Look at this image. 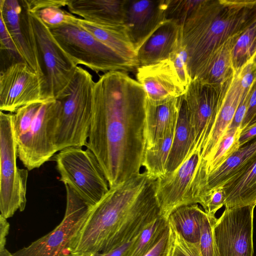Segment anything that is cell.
Returning a JSON list of instances; mask_svg holds the SVG:
<instances>
[{
  "label": "cell",
  "instance_id": "obj_15",
  "mask_svg": "<svg viewBox=\"0 0 256 256\" xmlns=\"http://www.w3.org/2000/svg\"><path fill=\"white\" fill-rule=\"evenodd\" d=\"M0 16L22 60L35 72L46 76L32 26L21 0H0Z\"/></svg>",
  "mask_w": 256,
  "mask_h": 256
},
{
  "label": "cell",
  "instance_id": "obj_28",
  "mask_svg": "<svg viewBox=\"0 0 256 256\" xmlns=\"http://www.w3.org/2000/svg\"><path fill=\"white\" fill-rule=\"evenodd\" d=\"M242 131L240 127L230 128L223 138L212 158L202 168L197 169V174L204 178L205 185L208 176L222 165L239 149V138Z\"/></svg>",
  "mask_w": 256,
  "mask_h": 256
},
{
  "label": "cell",
  "instance_id": "obj_11",
  "mask_svg": "<svg viewBox=\"0 0 256 256\" xmlns=\"http://www.w3.org/2000/svg\"><path fill=\"white\" fill-rule=\"evenodd\" d=\"M66 208L61 222L52 231L12 254L13 256H66L70 243L93 208L68 185Z\"/></svg>",
  "mask_w": 256,
  "mask_h": 256
},
{
  "label": "cell",
  "instance_id": "obj_4",
  "mask_svg": "<svg viewBox=\"0 0 256 256\" xmlns=\"http://www.w3.org/2000/svg\"><path fill=\"white\" fill-rule=\"evenodd\" d=\"M95 82L80 66L66 91L58 98L62 110L56 134L57 152L68 147L86 146L91 124Z\"/></svg>",
  "mask_w": 256,
  "mask_h": 256
},
{
  "label": "cell",
  "instance_id": "obj_3",
  "mask_svg": "<svg viewBox=\"0 0 256 256\" xmlns=\"http://www.w3.org/2000/svg\"><path fill=\"white\" fill-rule=\"evenodd\" d=\"M256 22V0H203L181 26L192 80L206 70L218 49Z\"/></svg>",
  "mask_w": 256,
  "mask_h": 256
},
{
  "label": "cell",
  "instance_id": "obj_14",
  "mask_svg": "<svg viewBox=\"0 0 256 256\" xmlns=\"http://www.w3.org/2000/svg\"><path fill=\"white\" fill-rule=\"evenodd\" d=\"M28 12L41 59L44 64L45 75L50 94L54 99L57 100L68 86L76 66L60 49L50 28L35 13Z\"/></svg>",
  "mask_w": 256,
  "mask_h": 256
},
{
  "label": "cell",
  "instance_id": "obj_40",
  "mask_svg": "<svg viewBox=\"0 0 256 256\" xmlns=\"http://www.w3.org/2000/svg\"><path fill=\"white\" fill-rule=\"evenodd\" d=\"M240 84L244 92L248 90L256 80V64L252 60L238 70Z\"/></svg>",
  "mask_w": 256,
  "mask_h": 256
},
{
  "label": "cell",
  "instance_id": "obj_32",
  "mask_svg": "<svg viewBox=\"0 0 256 256\" xmlns=\"http://www.w3.org/2000/svg\"><path fill=\"white\" fill-rule=\"evenodd\" d=\"M203 0H166V20H171L180 26L193 14Z\"/></svg>",
  "mask_w": 256,
  "mask_h": 256
},
{
  "label": "cell",
  "instance_id": "obj_31",
  "mask_svg": "<svg viewBox=\"0 0 256 256\" xmlns=\"http://www.w3.org/2000/svg\"><path fill=\"white\" fill-rule=\"evenodd\" d=\"M256 55V22L238 38L232 50V60L236 71Z\"/></svg>",
  "mask_w": 256,
  "mask_h": 256
},
{
  "label": "cell",
  "instance_id": "obj_35",
  "mask_svg": "<svg viewBox=\"0 0 256 256\" xmlns=\"http://www.w3.org/2000/svg\"><path fill=\"white\" fill-rule=\"evenodd\" d=\"M34 13L49 28L66 24L76 23L78 18L70 12L58 6L46 8Z\"/></svg>",
  "mask_w": 256,
  "mask_h": 256
},
{
  "label": "cell",
  "instance_id": "obj_47",
  "mask_svg": "<svg viewBox=\"0 0 256 256\" xmlns=\"http://www.w3.org/2000/svg\"><path fill=\"white\" fill-rule=\"evenodd\" d=\"M0 256H13L6 248L0 251Z\"/></svg>",
  "mask_w": 256,
  "mask_h": 256
},
{
  "label": "cell",
  "instance_id": "obj_38",
  "mask_svg": "<svg viewBox=\"0 0 256 256\" xmlns=\"http://www.w3.org/2000/svg\"><path fill=\"white\" fill-rule=\"evenodd\" d=\"M0 44L1 51L5 52L6 56L12 60V64L23 61L14 41L0 16Z\"/></svg>",
  "mask_w": 256,
  "mask_h": 256
},
{
  "label": "cell",
  "instance_id": "obj_23",
  "mask_svg": "<svg viewBox=\"0 0 256 256\" xmlns=\"http://www.w3.org/2000/svg\"><path fill=\"white\" fill-rule=\"evenodd\" d=\"M226 208L256 206V156L222 187Z\"/></svg>",
  "mask_w": 256,
  "mask_h": 256
},
{
  "label": "cell",
  "instance_id": "obj_16",
  "mask_svg": "<svg viewBox=\"0 0 256 256\" xmlns=\"http://www.w3.org/2000/svg\"><path fill=\"white\" fill-rule=\"evenodd\" d=\"M166 0H126L124 26L136 52L166 20Z\"/></svg>",
  "mask_w": 256,
  "mask_h": 256
},
{
  "label": "cell",
  "instance_id": "obj_30",
  "mask_svg": "<svg viewBox=\"0 0 256 256\" xmlns=\"http://www.w3.org/2000/svg\"><path fill=\"white\" fill-rule=\"evenodd\" d=\"M168 224V220L159 216L142 230L124 256H144L160 240Z\"/></svg>",
  "mask_w": 256,
  "mask_h": 256
},
{
  "label": "cell",
  "instance_id": "obj_43",
  "mask_svg": "<svg viewBox=\"0 0 256 256\" xmlns=\"http://www.w3.org/2000/svg\"><path fill=\"white\" fill-rule=\"evenodd\" d=\"M169 226L165 230L160 240L144 256H167Z\"/></svg>",
  "mask_w": 256,
  "mask_h": 256
},
{
  "label": "cell",
  "instance_id": "obj_21",
  "mask_svg": "<svg viewBox=\"0 0 256 256\" xmlns=\"http://www.w3.org/2000/svg\"><path fill=\"white\" fill-rule=\"evenodd\" d=\"M180 31L181 26L178 23L166 20L137 52L139 66L169 58L180 42Z\"/></svg>",
  "mask_w": 256,
  "mask_h": 256
},
{
  "label": "cell",
  "instance_id": "obj_36",
  "mask_svg": "<svg viewBox=\"0 0 256 256\" xmlns=\"http://www.w3.org/2000/svg\"><path fill=\"white\" fill-rule=\"evenodd\" d=\"M216 219L215 216L206 213L204 217L198 244L202 256H218L214 236V226Z\"/></svg>",
  "mask_w": 256,
  "mask_h": 256
},
{
  "label": "cell",
  "instance_id": "obj_1",
  "mask_svg": "<svg viewBox=\"0 0 256 256\" xmlns=\"http://www.w3.org/2000/svg\"><path fill=\"white\" fill-rule=\"evenodd\" d=\"M146 94L126 72L104 73L95 82L86 147L112 187L140 173L146 144Z\"/></svg>",
  "mask_w": 256,
  "mask_h": 256
},
{
  "label": "cell",
  "instance_id": "obj_10",
  "mask_svg": "<svg viewBox=\"0 0 256 256\" xmlns=\"http://www.w3.org/2000/svg\"><path fill=\"white\" fill-rule=\"evenodd\" d=\"M54 99L46 76L35 72L24 62L8 66L0 74V110L15 112L24 106Z\"/></svg>",
  "mask_w": 256,
  "mask_h": 256
},
{
  "label": "cell",
  "instance_id": "obj_12",
  "mask_svg": "<svg viewBox=\"0 0 256 256\" xmlns=\"http://www.w3.org/2000/svg\"><path fill=\"white\" fill-rule=\"evenodd\" d=\"M254 208H226L216 219L214 236L218 256H253Z\"/></svg>",
  "mask_w": 256,
  "mask_h": 256
},
{
  "label": "cell",
  "instance_id": "obj_41",
  "mask_svg": "<svg viewBox=\"0 0 256 256\" xmlns=\"http://www.w3.org/2000/svg\"><path fill=\"white\" fill-rule=\"evenodd\" d=\"M21 1L28 12L34 13L48 7L66 6L68 0H21Z\"/></svg>",
  "mask_w": 256,
  "mask_h": 256
},
{
  "label": "cell",
  "instance_id": "obj_18",
  "mask_svg": "<svg viewBox=\"0 0 256 256\" xmlns=\"http://www.w3.org/2000/svg\"><path fill=\"white\" fill-rule=\"evenodd\" d=\"M180 105V96L160 102H152L146 97L144 126L146 150L174 132Z\"/></svg>",
  "mask_w": 256,
  "mask_h": 256
},
{
  "label": "cell",
  "instance_id": "obj_26",
  "mask_svg": "<svg viewBox=\"0 0 256 256\" xmlns=\"http://www.w3.org/2000/svg\"><path fill=\"white\" fill-rule=\"evenodd\" d=\"M241 34L231 37L224 42L216 51L206 70L198 78L214 84H223L231 78L235 72L232 64V50Z\"/></svg>",
  "mask_w": 256,
  "mask_h": 256
},
{
  "label": "cell",
  "instance_id": "obj_17",
  "mask_svg": "<svg viewBox=\"0 0 256 256\" xmlns=\"http://www.w3.org/2000/svg\"><path fill=\"white\" fill-rule=\"evenodd\" d=\"M136 78L144 90L146 98L153 102L178 98L186 90L170 58L138 66Z\"/></svg>",
  "mask_w": 256,
  "mask_h": 256
},
{
  "label": "cell",
  "instance_id": "obj_42",
  "mask_svg": "<svg viewBox=\"0 0 256 256\" xmlns=\"http://www.w3.org/2000/svg\"><path fill=\"white\" fill-rule=\"evenodd\" d=\"M254 82L248 90L244 92L240 104L236 112L230 128L238 127L241 128L242 121L247 112L250 99Z\"/></svg>",
  "mask_w": 256,
  "mask_h": 256
},
{
  "label": "cell",
  "instance_id": "obj_20",
  "mask_svg": "<svg viewBox=\"0 0 256 256\" xmlns=\"http://www.w3.org/2000/svg\"><path fill=\"white\" fill-rule=\"evenodd\" d=\"M126 0H68L73 14L100 25L124 26Z\"/></svg>",
  "mask_w": 256,
  "mask_h": 256
},
{
  "label": "cell",
  "instance_id": "obj_39",
  "mask_svg": "<svg viewBox=\"0 0 256 256\" xmlns=\"http://www.w3.org/2000/svg\"><path fill=\"white\" fill-rule=\"evenodd\" d=\"M224 194L222 188L210 192L204 202L202 207L208 215L215 216L216 212L224 204Z\"/></svg>",
  "mask_w": 256,
  "mask_h": 256
},
{
  "label": "cell",
  "instance_id": "obj_5",
  "mask_svg": "<svg viewBox=\"0 0 256 256\" xmlns=\"http://www.w3.org/2000/svg\"><path fill=\"white\" fill-rule=\"evenodd\" d=\"M50 30L58 46L76 66L84 65L96 73L137 68L80 26L78 20Z\"/></svg>",
  "mask_w": 256,
  "mask_h": 256
},
{
  "label": "cell",
  "instance_id": "obj_6",
  "mask_svg": "<svg viewBox=\"0 0 256 256\" xmlns=\"http://www.w3.org/2000/svg\"><path fill=\"white\" fill-rule=\"evenodd\" d=\"M52 160L56 162L60 180L88 205L94 206L109 190V184L100 165L88 148H66Z\"/></svg>",
  "mask_w": 256,
  "mask_h": 256
},
{
  "label": "cell",
  "instance_id": "obj_19",
  "mask_svg": "<svg viewBox=\"0 0 256 256\" xmlns=\"http://www.w3.org/2000/svg\"><path fill=\"white\" fill-rule=\"evenodd\" d=\"M244 92L238 72L235 71L214 128L200 154V166L202 167L212 158L223 138L230 128Z\"/></svg>",
  "mask_w": 256,
  "mask_h": 256
},
{
  "label": "cell",
  "instance_id": "obj_44",
  "mask_svg": "<svg viewBox=\"0 0 256 256\" xmlns=\"http://www.w3.org/2000/svg\"><path fill=\"white\" fill-rule=\"evenodd\" d=\"M140 234L133 240L128 242L121 244L106 253H96L92 256H124L130 247L138 238Z\"/></svg>",
  "mask_w": 256,
  "mask_h": 256
},
{
  "label": "cell",
  "instance_id": "obj_45",
  "mask_svg": "<svg viewBox=\"0 0 256 256\" xmlns=\"http://www.w3.org/2000/svg\"><path fill=\"white\" fill-rule=\"evenodd\" d=\"M256 137V124L243 129L239 138L240 147L246 144Z\"/></svg>",
  "mask_w": 256,
  "mask_h": 256
},
{
  "label": "cell",
  "instance_id": "obj_22",
  "mask_svg": "<svg viewBox=\"0 0 256 256\" xmlns=\"http://www.w3.org/2000/svg\"><path fill=\"white\" fill-rule=\"evenodd\" d=\"M78 23L101 42L137 68L140 66L136 52L128 37L125 26L100 25L78 18Z\"/></svg>",
  "mask_w": 256,
  "mask_h": 256
},
{
  "label": "cell",
  "instance_id": "obj_48",
  "mask_svg": "<svg viewBox=\"0 0 256 256\" xmlns=\"http://www.w3.org/2000/svg\"><path fill=\"white\" fill-rule=\"evenodd\" d=\"M253 62L256 64V55L255 56L254 58Z\"/></svg>",
  "mask_w": 256,
  "mask_h": 256
},
{
  "label": "cell",
  "instance_id": "obj_24",
  "mask_svg": "<svg viewBox=\"0 0 256 256\" xmlns=\"http://www.w3.org/2000/svg\"><path fill=\"white\" fill-rule=\"evenodd\" d=\"M256 156V137L240 147L222 165L208 176L202 204L210 192L222 187L228 180L242 172Z\"/></svg>",
  "mask_w": 256,
  "mask_h": 256
},
{
  "label": "cell",
  "instance_id": "obj_7",
  "mask_svg": "<svg viewBox=\"0 0 256 256\" xmlns=\"http://www.w3.org/2000/svg\"><path fill=\"white\" fill-rule=\"evenodd\" d=\"M18 145L12 113L0 112V212L6 218L24 210L28 170L17 165Z\"/></svg>",
  "mask_w": 256,
  "mask_h": 256
},
{
  "label": "cell",
  "instance_id": "obj_33",
  "mask_svg": "<svg viewBox=\"0 0 256 256\" xmlns=\"http://www.w3.org/2000/svg\"><path fill=\"white\" fill-rule=\"evenodd\" d=\"M168 222L170 234L167 256H202L198 244L186 240L168 220Z\"/></svg>",
  "mask_w": 256,
  "mask_h": 256
},
{
  "label": "cell",
  "instance_id": "obj_29",
  "mask_svg": "<svg viewBox=\"0 0 256 256\" xmlns=\"http://www.w3.org/2000/svg\"><path fill=\"white\" fill-rule=\"evenodd\" d=\"M174 133L145 150L142 167L149 175L155 178H158L167 173V162Z\"/></svg>",
  "mask_w": 256,
  "mask_h": 256
},
{
  "label": "cell",
  "instance_id": "obj_2",
  "mask_svg": "<svg viewBox=\"0 0 256 256\" xmlns=\"http://www.w3.org/2000/svg\"><path fill=\"white\" fill-rule=\"evenodd\" d=\"M157 180L144 170L110 188L91 210L66 256L106 253L138 236L160 216Z\"/></svg>",
  "mask_w": 256,
  "mask_h": 256
},
{
  "label": "cell",
  "instance_id": "obj_13",
  "mask_svg": "<svg viewBox=\"0 0 256 256\" xmlns=\"http://www.w3.org/2000/svg\"><path fill=\"white\" fill-rule=\"evenodd\" d=\"M200 154L192 151L174 170L157 180L156 198L160 216L166 220L178 208L198 204L194 194V178L200 162Z\"/></svg>",
  "mask_w": 256,
  "mask_h": 256
},
{
  "label": "cell",
  "instance_id": "obj_46",
  "mask_svg": "<svg viewBox=\"0 0 256 256\" xmlns=\"http://www.w3.org/2000/svg\"><path fill=\"white\" fill-rule=\"evenodd\" d=\"M10 224L6 218L0 214V251L4 250L6 244V238L8 234Z\"/></svg>",
  "mask_w": 256,
  "mask_h": 256
},
{
  "label": "cell",
  "instance_id": "obj_37",
  "mask_svg": "<svg viewBox=\"0 0 256 256\" xmlns=\"http://www.w3.org/2000/svg\"><path fill=\"white\" fill-rule=\"evenodd\" d=\"M169 58L173 64L180 82L186 90L192 79L188 69L187 52L181 41L177 48L170 55Z\"/></svg>",
  "mask_w": 256,
  "mask_h": 256
},
{
  "label": "cell",
  "instance_id": "obj_27",
  "mask_svg": "<svg viewBox=\"0 0 256 256\" xmlns=\"http://www.w3.org/2000/svg\"><path fill=\"white\" fill-rule=\"evenodd\" d=\"M206 212L198 204L183 206L174 210L168 220L186 240L198 244Z\"/></svg>",
  "mask_w": 256,
  "mask_h": 256
},
{
  "label": "cell",
  "instance_id": "obj_9",
  "mask_svg": "<svg viewBox=\"0 0 256 256\" xmlns=\"http://www.w3.org/2000/svg\"><path fill=\"white\" fill-rule=\"evenodd\" d=\"M232 77L221 84H210L196 78L192 80L184 94L194 150L200 154L214 128Z\"/></svg>",
  "mask_w": 256,
  "mask_h": 256
},
{
  "label": "cell",
  "instance_id": "obj_25",
  "mask_svg": "<svg viewBox=\"0 0 256 256\" xmlns=\"http://www.w3.org/2000/svg\"><path fill=\"white\" fill-rule=\"evenodd\" d=\"M178 118L168 158L167 172L177 168L194 150V141L184 94L180 96Z\"/></svg>",
  "mask_w": 256,
  "mask_h": 256
},
{
  "label": "cell",
  "instance_id": "obj_34",
  "mask_svg": "<svg viewBox=\"0 0 256 256\" xmlns=\"http://www.w3.org/2000/svg\"><path fill=\"white\" fill-rule=\"evenodd\" d=\"M43 103V102H42ZM42 103H34L18 108L12 113L13 124L16 140L28 131Z\"/></svg>",
  "mask_w": 256,
  "mask_h": 256
},
{
  "label": "cell",
  "instance_id": "obj_8",
  "mask_svg": "<svg viewBox=\"0 0 256 256\" xmlns=\"http://www.w3.org/2000/svg\"><path fill=\"white\" fill-rule=\"evenodd\" d=\"M61 110L59 100L42 103L27 132L16 140L18 158L28 170L39 168L57 152L56 134Z\"/></svg>",
  "mask_w": 256,
  "mask_h": 256
}]
</instances>
